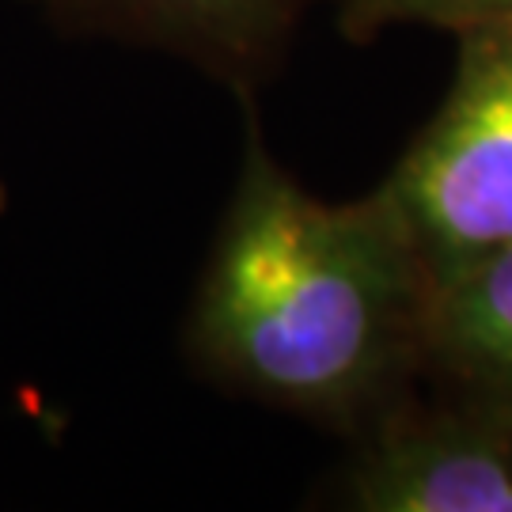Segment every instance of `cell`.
I'll use <instances>...</instances> for the list:
<instances>
[{"mask_svg": "<svg viewBox=\"0 0 512 512\" xmlns=\"http://www.w3.org/2000/svg\"><path fill=\"white\" fill-rule=\"evenodd\" d=\"M429 300L384 198H315L251 122L186 311L205 380L357 433L421 384Z\"/></svg>", "mask_w": 512, "mask_h": 512, "instance_id": "obj_1", "label": "cell"}, {"mask_svg": "<svg viewBox=\"0 0 512 512\" xmlns=\"http://www.w3.org/2000/svg\"><path fill=\"white\" fill-rule=\"evenodd\" d=\"M456 42L440 107L376 186L433 285L512 243V19Z\"/></svg>", "mask_w": 512, "mask_h": 512, "instance_id": "obj_2", "label": "cell"}, {"mask_svg": "<svg viewBox=\"0 0 512 512\" xmlns=\"http://www.w3.org/2000/svg\"><path fill=\"white\" fill-rule=\"evenodd\" d=\"M353 440L330 486L338 509L512 512V406L452 387L410 391Z\"/></svg>", "mask_w": 512, "mask_h": 512, "instance_id": "obj_3", "label": "cell"}, {"mask_svg": "<svg viewBox=\"0 0 512 512\" xmlns=\"http://www.w3.org/2000/svg\"><path fill=\"white\" fill-rule=\"evenodd\" d=\"M69 27L152 46L251 95L277 69L311 0H38Z\"/></svg>", "mask_w": 512, "mask_h": 512, "instance_id": "obj_4", "label": "cell"}, {"mask_svg": "<svg viewBox=\"0 0 512 512\" xmlns=\"http://www.w3.org/2000/svg\"><path fill=\"white\" fill-rule=\"evenodd\" d=\"M421 384L512 406V243L433 285Z\"/></svg>", "mask_w": 512, "mask_h": 512, "instance_id": "obj_5", "label": "cell"}, {"mask_svg": "<svg viewBox=\"0 0 512 512\" xmlns=\"http://www.w3.org/2000/svg\"><path fill=\"white\" fill-rule=\"evenodd\" d=\"M497 19H512V0H338V27L353 42L395 27H437L456 35Z\"/></svg>", "mask_w": 512, "mask_h": 512, "instance_id": "obj_6", "label": "cell"}, {"mask_svg": "<svg viewBox=\"0 0 512 512\" xmlns=\"http://www.w3.org/2000/svg\"><path fill=\"white\" fill-rule=\"evenodd\" d=\"M4 205H8V190H4V183H0V213H4Z\"/></svg>", "mask_w": 512, "mask_h": 512, "instance_id": "obj_7", "label": "cell"}]
</instances>
